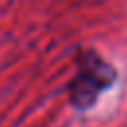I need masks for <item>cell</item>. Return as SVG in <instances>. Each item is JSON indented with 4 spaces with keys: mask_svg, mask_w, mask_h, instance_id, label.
Returning <instances> with one entry per match:
<instances>
[{
    "mask_svg": "<svg viewBox=\"0 0 127 127\" xmlns=\"http://www.w3.org/2000/svg\"><path fill=\"white\" fill-rule=\"evenodd\" d=\"M115 73L109 64H105L97 54H83L79 60V69L69 83V99L75 107H89L97 95L109 87Z\"/></svg>",
    "mask_w": 127,
    "mask_h": 127,
    "instance_id": "1",
    "label": "cell"
}]
</instances>
